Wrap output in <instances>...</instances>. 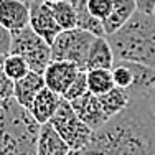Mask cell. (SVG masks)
Returning <instances> with one entry per match:
<instances>
[{
    "instance_id": "1",
    "label": "cell",
    "mask_w": 155,
    "mask_h": 155,
    "mask_svg": "<svg viewBox=\"0 0 155 155\" xmlns=\"http://www.w3.org/2000/svg\"><path fill=\"white\" fill-rule=\"evenodd\" d=\"M91 142L102 155H155V117L147 99L130 101L127 109L93 132Z\"/></svg>"
},
{
    "instance_id": "2",
    "label": "cell",
    "mask_w": 155,
    "mask_h": 155,
    "mask_svg": "<svg viewBox=\"0 0 155 155\" xmlns=\"http://www.w3.org/2000/svg\"><path fill=\"white\" fill-rule=\"evenodd\" d=\"M116 61H129L155 69V17L135 12L120 30L106 38Z\"/></svg>"
},
{
    "instance_id": "3",
    "label": "cell",
    "mask_w": 155,
    "mask_h": 155,
    "mask_svg": "<svg viewBox=\"0 0 155 155\" xmlns=\"http://www.w3.org/2000/svg\"><path fill=\"white\" fill-rule=\"evenodd\" d=\"M40 124L13 97L0 101V155H36Z\"/></svg>"
},
{
    "instance_id": "4",
    "label": "cell",
    "mask_w": 155,
    "mask_h": 155,
    "mask_svg": "<svg viewBox=\"0 0 155 155\" xmlns=\"http://www.w3.org/2000/svg\"><path fill=\"white\" fill-rule=\"evenodd\" d=\"M10 54H17L28 64L30 71L43 74L51 61V48L28 25L27 28L10 35Z\"/></svg>"
},
{
    "instance_id": "5",
    "label": "cell",
    "mask_w": 155,
    "mask_h": 155,
    "mask_svg": "<svg viewBox=\"0 0 155 155\" xmlns=\"http://www.w3.org/2000/svg\"><path fill=\"white\" fill-rule=\"evenodd\" d=\"M48 124L56 130L69 150H83L93 137V130L76 116L71 104L64 99H61L56 112Z\"/></svg>"
},
{
    "instance_id": "6",
    "label": "cell",
    "mask_w": 155,
    "mask_h": 155,
    "mask_svg": "<svg viewBox=\"0 0 155 155\" xmlns=\"http://www.w3.org/2000/svg\"><path fill=\"white\" fill-rule=\"evenodd\" d=\"M96 36L91 33L73 28V30H64L54 38L51 43V60L54 61H68L76 64L79 69L86 71V56L89 51L91 43L94 41Z\"/></svg>"
},
{
    "instance_id": "7",
    "label": "cell",
    "mask_w": 155,
    "mask_h": 155,
    "mask_svg": "<svg viewBox=\"0 0 155 155\" xmlns=\"http://www.w3.org/2000/svg\"><path fill=\"white\" fill-rule=\"evenodd\" d=\"M79 69L76 64L68 61H54L51 60L48 63L45 73H43V79H45V86L51 89L53 93L63 96L64 91L71 86V83L76 79L79 74Z\"/></svg>"
},
{
    "instance_id": "8",
    "label": "cell",
    "mask_w": 155,
    "mask_h": 155,
    "mask_svg": "<svg viewBox=\"0 0 155 155\" xmlns=\"http://www.w3.org/2000/svg\"><path fill=\"white\" fill-rule=\"evenodd\" d=\"M30 28L50 46L61 33V28L58 27L50 5L43 2H35L30 5Z\"/></svg>"
},
{
    "instance_id": "9",
    "label": "cell",
    "mask_w": 155,
    "mask_h": 155,
    "mask_svg": "<svg viewBox=\"0 0 155 155\" xmlns=\"http://www.w3.org/2000/svg\"><path fill=\"white\" fill-rule=\"evenodd\" d=\"M71 104L73 110L87 127L91 129L93 132L99 130L106 122H107V117L106 114L102 112V107H101V102H99L97 96L91 94L87 91L86 94H83L81 97L74 99V101L69 102Z\"/></svg>"
},
{
    "instance_id": "10",
    "label": "cell",
    "mask_w": 155,
    "mask_h": 155,
    "mask_svg": "<svg viewBox=\"0 0 155 155\" xmlns=\"http://www.w3.org/2000/svg\"><path fill=\"white\" fill-rule=\"evenodd\" d=\"M0 25L12 35L30 25V5L23 0H0Z\"/></svg>"
},
{
    "instance_id": "11",
    "label": "cell",
    "mask_w": 155,
    "mask_h": 155,
    "mask_svg": "<svg viewBox=\"0 0 155 155\" xmlns=\"http://www.w3.org/2000/svg\"><path fill=\"white\" fill-rule=\"evenodd\" d=\"M43 87H45L43 74H38V73L30 71L27 76H23L21 79H18V81L13 83V96L12 97L15 99L21 107L30 110L35 96L38 94Z\"/></svg>"
},
{
    "instance_id": "12",
    "label": "cell",
    "mask_w": 155,
    "mask_h": 155,
    "mask_svg": "<svg viewBox=\"0 0 155 155\" xmlns=\"http://www.w3.org/2000/svg\"><path fill=\"white\" fill-rule=\"evenodd\" d=\"M61 99L63 97L60 94L53 93L51 89H48V87L45 86L38 94L35 96V99H33V102H31V107H30L28 112L31 114V117L40 125L48 124L50 119L54 116V112H56Z\"/></svg>"
},
{
    "instance_id": "13",
    "label": "cell",
    "mask_w": 155,
    "mask_h": 155,
    "mask_svg": "<svg viewBox=\"0 0 155 155\" xmlns=\"http://www.w3.org/2000/svg\"><path fill=\"white\" fill-rule=\"evenodd\" d=\"M135 12H137L135 0H112V10H110L109 17L102 21L106 38L114 35L117 30H120Z\"/></svg>"
},
{
    "instance_id": "14",
    "label": "cell",
    "mask_w": 155,
    "mask_h": 155,
    "mask_svg": "<svg viewBox=\"0 0 155 155\" xmlns=\"http://www.w3.org/2000/svg\"><path fill=\"white\" fill-rule=\"evenodd\" d=\"M114 66V54L110 50L109 41L104 36H96L94 41L91 43L89 51L86 56V71L93 69H110Z\"/></svg>"
},
{
    "instance_id": "15",
    "label": "cell",
    "mask_w": 155,
    "mask_h": 155,
    "mask_svg": "<svg viewBox=\"0 0 155 155\" xmlns=\"http://www.w3.org/2000/svg\"><path fill=\"white\" fill-rule=\"evenodd\" d=\"M69 149L50 124L40 125L36 139V155H68Z\"/></svg>"
},
{
    "instance_id": "16",
    "label": "cell",
    "mask_w": 155,
    "mask_h": 155,
    "mask_svg": "<svg viewBox=\"0 0 155 155\" xmlns=\"http://www.w3.org/2000/svg\"><path fill=\"white\" fill-rule=\"evenodd\" d=\"M97 99H99V102H101L102 112L106 114L107 119H112L114 116L120 114L124 109L129 107V104H130L129 94L125 93L124 89H119V87H114L109 93L97 96Z\"/></svg>"
},
{
    "instance_id": "17",
    "label": "cell",
    "mask_w": 155,
    "mask_h": 155,
    "mask_svg": "<svg viewBox=\"0 0 155 155\" xmlns=\"http://www.w3.org/2000/svg\"><path fill=\"white\" fill-rule=\"evenodd\" d=\"M71 3H73L74 12H76L78 28H79V30L87 31V33H91V35H94V36H104V38H106L102 23L99 20H96V18L87 12L86 0H71Z\"/></svg>"
},
{
    "instance_id": "18",
    "label": "cell",
    "mask_w": 155,
    "mask_h": 155,
    "mask_svg": "<svg viewBox=\"0 0 155 155\" xmlns=\"http://www.w3.org/2000/svg\"><path fill=\"white\" fill-rule=\"evenodd\" d=\"M86 83H87V91L94 96H102L114 89V81H112V73L110 69H93L86 71Z\"/></svg>"
},
{
    "instance_id": "19",
    "label": "cell",
    "mask_w": 155,
    "mask_h": 155,
    "mask_svg": "<svg viewBox=\"0 0 155 155\" xmlns=\"http://www.w3.org/2000/svg\"><path fill=\"white\" fill-rule=\"evenodd\" d=\"M50 8H51V13H53L54 20H56L58 27L61 28V31L78 28L76 12H74V7H73L71 0H63V2H58V3H51Z\"/></svg>"
},
{
    "instance_id": "20",
    "label": "cell",
    "mask_w": 155,
    "mask_h": 155,
    "mask_svg": "<svg viewBox=\"0 0 155 155\" xmlns=\"http://www.w3.org/2000/svg\"><path fill=\"white\" fill-rule=\"evenodd\" d=\"M3 73L12 83H15V81L21 79L23 76H27L30 73V68L20 56L8 53L3 56Z\"/></svg>"
},
{
    "instance_id": "21",
    "label": "cell",
    "mask_w": 155,
    "mask_h": 155,
    "mask_svg": "<svg viewBox=\"0 0 155 155\" xmlns=\"http://www.w3.org/2000/svg\"><path fill=\"white\" fill-rule=\"evenodd\" d=\"M110 73H112V81H114V86L116 87L127 91L132 86L134 74H132V69H130V63L116 61L114 66L110 68Z\"/></svg>"
},
{
    "instance_id": "22",
    "label": "cell",
    "mask_w": 155,
    "mask_h": 155,
    "mask_svg": "<svg viewBox=\"0 0 155 155\" xmlns=\"http://www.w3.org/2000/svg\"><path fill=\"white\" fill-rule=\"evenodd\" d=\"M87 93V83H86V71H79V74L76 76V79L71 83V86L64 91V94L61 96L64 101L71 102L74 99L81 97L83 94Z\"/></svg>"
},
{
    "instance_id": "23",
    "label": "cell",
    "mask_w": 155,
    "mask_h": 155,
    "mask_svg": "<svg viewBox=\"0 0 155 155\" xmlns=\"http://www.w3.org/2000/svg\"><path fill=\"white\" fill-rule=\"evenodd\" d=\"M86 8L96 20L102 23L112 10V0H86Z\"/></svg>"
},
{
    "instance_id": "24",
    "label": "cell",
    "mask_w": 155,
    "mask_h": 155,
    "mask_svg": "<svg viewBox=\"0 0 155 155\" xmlns=\"http://www.w3.org/2000/svg\"><path fill=\"white\" fill-rule=\"evenodd\" d=\"M13 96V83L3 73V56H0V101L10 99Z\"/></svg>"
},
{
    "instance_id": "25",
    "label": "cell",
    "mask_w": 155,
    "mask_h": 155,
    "mask_svg": "<svg viewBox=\"0 0 155 155\" xmlns=\"http://www.w3.org/2000/svg\"><path fill=\"white\" fill-rule=\"evenodd\" d=\"M10 51V33L0 25V56H5Z\"/></svg>"
},
{
    "instance_id": "26",
    "label": "cell",
    "mask_w": 155,
    "mask_h": 155,
    "mask_svg": "<svg viewBox=\"0 0 155 155\" xmlns=\"http://www.w3.org/2000/svg\"><path fill=\"white\" fill-rule=\"evenodd\" d=\"M135 7H137L139 12L147 13V15H153L155 0H135Z\"/></svg>"
},
{
    "instance_id": "27",
    "label": "cell",
    "mask_w": 155,
    "mask_h": 155,
    "mask_svg": "<svg viewBox=\"0 0 155 155\" xmlns=\"http://www.w3.org/2000/svg\"><path fill=\"white\" fill-rule=\"evenodd\" d=\"M147 104H149V107H150V110H152V114L155 117V87L150 91V94L147 96Z\"/></svg>"
},
{
    "instance_id": "28",
    "label": "cell",
    "mask_w": 155,
    "mask_h": 155,
    "mask_svg": "<svg viewBox=\"0 0 155 155\" xmlns=\"http://www.w3.org/2000/svg\"><path fill=\"white\" fill-rule=\"evenodd\" d=\"M43 3H48V5H51V3H58V2H63V0H41Z\"/></svg>"
},
{
    "instance_id": "29",
    "label": "cell",
    "mask_w": 155,
    "mask_h": 155,
    "mask_svg": "<svg viewBox=\"0 0 155 155\" xmlns=\"http://www.w3.org/2000/svg\"><path fill=\"white\" fill-rule=\"evenodd\" d=\"M79 152H81V150H69L68 155H79Z\"/></svg>"
},
{
    "instance_id": "30",
    "label": "cell",
    "mask_w": 155,
    "mask_h": 155,
    "mask_svg": "<svg viewBox=\"0 0 155 155\" xmlns=\"http://www.w3.org/2000/svg\"><path fill=\"white\" fill-rule=\"evenodd\" d=\"M23 2H27L28 5H31V3H35V2H41V0H23Z\"/></svg>"
},
{
    "instance_id": "31",
    "label": "cell",
    "mask_w": 155,
    "mask_h": 155,
    "mask_svg": "<svg viewBox=\"0 0 155 155\" xmlns=\"http://www.w3.org/2000/svg\"><path fill=\"white\" fill-rule=\"evenodd\" d=\"M153 17H155V10H153Z\"/></svg>"
}]
</instances>
